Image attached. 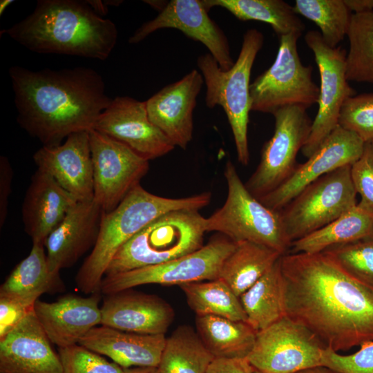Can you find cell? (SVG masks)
I'll use <instances>...</instances> for the list:
<instances>
[{"label": "cell", "instance_id": "cell-14", "mask_svg": "<svg viewBox=\"0 0 373 373\" xmlns=\"http://www.w3.org/2000/svg\"><path fill=\"white\" fill-rule=\"evenodd\" d=\"M93 172L94 201L103 212L114 210L140 184L149 161L122 143L95 129L89 131Z\"/></svg>", "mask_w": 373, "mask_h": 373}, {"label": "cell", "instance_id": "cell-8", "mask_svg": "<svg viewBox=\"0 0 373 373\" xmlns=\"http://www.w3.org/2000/svg\"><path fill=\"white\" fill-rule=\"evenodd\" d=\"M301 35L280 37L275 61L250 84L251 111L274 114L288 106L308 108L318 102L319 87L312 78V67L300 59L297 41Z\"/></svg>", "mask_w": 373, "mask_h": 373}, {"label": "cell", "instance_id": "cell-6", "mask_svg": "<svg viewBox=\"0 0 373 373\" xmlns=\"http://www.w3.org/2000/svg\"><path fill=\"white\" fill-rule=\"evenodd\" d=\"M204 222L205 218L196 209L161 215L119 249L104 276L162 264L199 249L207 232Z\"/></svg>", "mask_w": 373, "mask_h": 373}, {"label": "cell", "instance_id": "cell-10", "mask_svg": "<svg viewBox=\"0 0 373 373\" xmlns=\"http://www.w3.org/2000/svg\"><path fill=\"white\" fill-rule=\"evenodd\" d=\"M236 245L223 235L213 238L199 249L170 261L105 276L99 291L109 295L146 284L180 286L217 279Z\"/></svg>", "mask_w": 373, "mask_h": 373}, {"label": "cell", "instance_id": "cell-16", "mask_svg": "<svg viewBox=\"0 0 373 373\" xmlns=\"http://www.w3.org/2000/svg\"><path fill=\"white\" fill-rule=\"evenodd\" d=\"M93 129L122 143L148 161L162 157L175 148L150 120L145 102L128 96L112 99Z\"/></svg>", "mask_w": 373, "mask_h": 373}, {"label": "cell", "instance_id": "cell-49", "mask_svg": "<svg viewBox=\"0 0 373 373\" xmlns=\"http://www.w3.org/2000/svg\"><path fill=\"white\" fill-rule=\"evenodd\" d=\"M14 1L13 0H1L0 1V16L3 14L6 8Z\"/></svg>", "mask_w": 373, "mask_h": 373}, {"label": "cell", "instance_id": "cell-42", "mask_svg": "<svg viewBox=\"0 0 373 373\" xmlns=\"http://www.w3.org/2000/svg\"><path fill=\"white\" fill-rule=\"evenodd\" d=\"M13 171L8 157H0V226H3L6 220L8 200L11 193V182Z\"/></svg>", "mask_w": 373, "mask_h": 373}, {"label": "cell", "instance_id": "cell-48", "mask_svg": "<svg viewBox=\"0 0 373 373\" xmlns=\"http://www.w3.org/2000/svg\"><path fill=\"white\" fill-rule=\"evenodd\" d=\"M147 4L150 5L153 8L158 10L159 12L164 8L166 1H144Z\"/></svg>", "mask_w": 373, "mask_h": 373}, {"label": "cell", "instance_id": "cell-36", "mask_svg": "<svg viewBox=\"0 0 373 373\" xmlns=\"http://www.w3.org/2000/svg\"><path fill=\"white\" fill-rule=\"evenodd\" d=\"M323 252L350 276L373 288V236L335 245Z\"/></svg>", "mask_w": 373, "mask_h": 373}, {"label": "cell", "instance_id": "cell-20", "mask_svg": "<svg viewBox=\"0 0 373 373\" xmlns=\"http://www.w3.org/2000/svg\"><path fill=\"white\" fill-rule=\"evenodd\" d=\"M34 310L0 338V373H64Z\"/></svg>", "mask_w": 373, "mask_h": 373}, {"label": "cell", "instance_id": "cell-33", "mask_svg": "<svg viewBox=\"0 0 373 373\" xmlns=\"http://www.w3.org/2000/svg\"><path fill=\"white\" fill-rule=\"evenodd\" d=\"M180 287L196 315H212L247 322L240 298L222 280L187 283Z\"/></svg>", "mask_w": 373, "mask_h": 373}, {"label": "cell", "instance_id": "cell-47", "mask_svg": "<svg viewBox=\"0 0 373 373\" xmlns=\"http://www.w3.org/2000/svg\"><path fill=\"white\" fill-rule=\"evenodd\" d=\"M295 373H338L324 366H318L300 370Z\"/></svg>", "mask_w": 373, "mask_h": 373}, {"label": "cell", "instance_id": "cell-24", "mask_svg": "<svg viewBox=\"0 0 373 373\" xmlns=\"http://www.w3.org/2000/svg\"><path fill=\"white\" fill-rule=\"evenodd\" d=\"M77 202L52 176L37 169L31 177L22 206L24 230L32 243L44 245Z\"/></svg>", "mask_w": 373, "mask_h": 373}, {"label": "cell", "instance_id": "cell-51", "mask_svg": "<svg viewBox=\"0 0 373 373\" xmlns=\"http://www.w3.org/2000/svg\"><path fill=\"white\" fill-rule=\"evenodd\" d=\"M251 373H262V372H260L254 369V370Z\"/></svg>", "mask_w": 373, "mask_h": 373}, {"label": "cell", "instance_id": "cell-4", "mask_svg": "<svg viewBox=\"0 0 373 373\" xmlns=\"http://www.w3.org/2000/svg\"><path fill=\"white\" fill-rule=\"evenodd\" d=\"M209 192L171 198L154 195L140 184L133 188L113 211L103 213L97 241L79 268L75 283L86 294L100 292L106 271L119 249L156 218L178 209L199 210L207 206Z\"/></svg>", "mask_w": 373, "mask_h": 373}, {"label": "cell", "instance_id": "cell-25", "mask_svg": "<svg viewBox=\"0 0 373 373\" xmlns=\"http://www.w3.org/2000/svg\"><path fill=\"white\" fill-rule=\"evenodd\" d=\"M166 340L164 334H142L101 325L91 329L78 344L124 369L157 367Z\"/></svg>", "mask_w": 373, "mask_h": 373}, {"label": "cell", "instance_id": "cell-44", "mask_svg": "<svg viewBox=\"0 0 373 373\" xmlns=\"http://www.w3.org/2000/svg\"><path fill=\"white\" fill-rule=\"evenodd\" d=\"M348 10L354 14L373 12V0H343Z\"/></svg>", "mask_w": 373, "mask_h": 373}, {"label": "cell", "instance_id": "cell-34", "mask_svg": "<svg viewBox=\"0 0 373 373\" xmlns=\"http://www.w3.org/2000/svg\"><path fill=\"white\" fill-rule=\"evenodd\" d=\"M347 36V80L373 84V12L352 14Z\"/></svg>", "mask_w": 373, "mask_h": 373}, {"label": "cell", "instance_id": "cell-7", "mask_svg": "<svg viewBox=\"0 0 373 373\" xmlns=\"http://www.w3.org/2000/svg\"><path fill=\"white\" fill-rule=\"evenodd\" d=\"M224 175L227 195L224 204L205 218L207 232L217 231L235 242L248 241L288 253L289 240L279 211L263 204L247 189L231 160Z\"/></svg>", "mask_w": 373, "mask_h": 373}, {"label": "cell", "instance_id": "cell-45", "mask_svg": "<svg viewBox=\"0 0 373 373\" xmlns=\"http://www.w3.org/2000/svg\"><path fill=\"white\" fill-rule=\"evenodd\" d=\"M86 1L99 16L102 17L108 13V7L104 1L101 0H86Z\"/></svg>", "mask_w": 373, "mask_h": 373}, {"label": "cell", "instance_id": "cell-28", "mask_svg": "<svg viewBox=\"0 0 373 373\" xmlns=\"http://www.w3.org/2000/svg\"><path fill=\"white\" fill-rule=\"evenodd\" d=\"M196 332L214 358H247L257 332L246 321L212 315H196Z\"/></svg>", "mask_w": 373, "mask_h": 373}, {"label": "cell", "instance_id": "cell-40", "mask_svg": "<svg viewBox=\"0 0 373 373\" xmlns=\"http://www.w3.org/2000/svg\"><path fill=\"white\" fill-rule=\"evenodd\" d=\"M351 178L357 193L358 204L373 213V142L365 143L359 158L351 165Z\"/></svg>", "mask_w": 373, "mask_h": 373}, {"label": "cell", "instance_id": "cell-1", "mask_svg": "<svg viewBox=\"0 0 373 373\" xmlns=\"http://www.w3.org/2000/svg\"><path fill=\"white\" fill-rule=\"evenodd\" d=\"M285 316L335 352L373 341V288L323 252L280 258Z\"/></svg>", "mask_w": 373, "mask_h": 373}, {"label": "cell", "instance_id": "cell-2", "mask_svg": "<svg viewBox=\"0 0 373 373\" xmlns=\"http://www.w3.org/2000/svg\"><path fill=\"white\" fill-rule=\"evenodd\" d=\"M19 125L43 146H57L70 135L90 131L112 99L102 76L88 67L8 70Z\"/></svg>", "mask_w": 373, "mask_h": 373}, {"label": "cell", "instance_id": "cell-18", "mask_svg": "<svg viewBox=\"0 0 373 373\" xmlns=\"http://www.w3.org/2000/svg\"><path fill=\"white\" fill-rule=\"evenodd\" d=\"M204 82L194 69L145 102L150 120L175 147L185 150L193 138V110Z\"/></svg>", "mask_w": 373, "mask_h": 373}, {"label": "cell", "instance_id": "cell-39", "mask_svg": "<svg viewBox=\"0 0 373 373\" xmlns=\"http://www.w3.org/2000/svg\"><path fill=\"white\" fill-rule=\"evenodd\" d=\"M321 365L338 373H373V341L362 344L358 351L348 355L326 347Z\"/></svg>", "mask_w": 373, "mask_h": 373}, {"label": "cell", "instance_id": "cell-11", "mask_svg": "<svg viewBox=\"0 0 373 373\" xmlns=\"http://www.w3.org/2000/svg\"><path fill=\"white\" fill-rule=\"evenodd\" d=\"M274 131L262 149L260 162L245 184L256 198L270 193L284 183L298 164L296 156L305 144L312 121L300 106L281 108L273 114Z\"/></svg>", "mask_w": 373, "mask_h": 373}, {"label": "cell", "instance_id": "cell-35", "mask_svg": "<svg viewBox=\"0 0 373 373\" xmlns=\"http://www.w3.org/2000/svg\"><path fill=\"white\" fill-rule=\"evenodd\" d=\"M293 8L316 24L331 48L337 47L347 35L352 14L343 0H296Z\"/></svg>", "mask_w": 373, "mask_h": 373}, {"label": "cell", "instance_id": "cell-32", "mask_svg": "<svg viewBox=\"0 0 373 373\" xmlns=\"http://www.w3.org/2000/svg\"><path fill=\"white\" fill-rule=\"evenodd\" d=\"M213 358L197 332L184 325L166 338L157 368L161 373H205Z\"/></svg>", "mask_w": 373, "mask_h": 373}, {"label": "cell", "instance_id": "cell-41", "mask_svg": "<svg viewBox=\"0 0 373 373\" xmlns=\"http://www.w3.org/2000/svg\"><path fill=\"white\" fill-rule=\"evenodd\" d=\"M34 305L26 304L15 298L0 296V338L13 329L30 312L33 311Z\"/></svg>", "mask_w": 373, "mask_h": 373}, {"label": "cell", "instance_id": "cell-22", "mask_svg": "<svg viewBox=\"0 0 373 373\" xmlns=\"http://www.w3.org/2000/svg\"><path fill=\"white\" fill-rule=\"evenodd\" d=\"M100 294H67L51 303L38 299L34 312L50 341L59 348L76 345L91 329L101 325Z\"/></svg>", "mask_w": 373, "mask_h": 373}, {"label": "cell", "instance_id": "cell-38", "mask_svg": "<svg viewBox=\"0 0 373 373\" xmlns=\"http://www.w3.org/2000/svg\"><path fill=\"white\" fill-rule=\"evenodd\" d=\"M64 373H125L124 368L79 345L59 348Z\"/></svg>", "mask_w": 373, "mask_h": 373}, {"label": "cell", "instance_id": "cell-43", "mask_svg": "<svg viewBox=\"0 0 373 373\" xmlns=\"http://www.w3.org/2000/svg\"><path fill=\"white\" fill-rule=\"evenodd\" d=\"M254 369L246 358H214L205 373H251Z\"/></svg>", "mask_w": 373, "mask_h": 373}, {"label": "cell", "instance_id": "cell-31", "mask_svg": "<svg viewBox=\"0 0 373 373\" xmlns=\"http://www.w3.org/2000/svg\"><path fill=\"white\" fill-rule=\"evenodd\" d=\"M239 298L247 316V323L257 332L283 317L280 258Z\"/></svg>", "mask_w": 373, "mask_h": 373}, {"label": "cell", "instance_id": "cell-37", "mask_svg": "<svg viewBox=\"0 0 373 373\" xmlns=\"http://www.w3.org/2000/svg\"><path fill=\"white\" fill-rule=\"evenodd\" d=\"M338 126L356 135L364 143L373 142V93L347 98L341 109Z\"/></svg>", "mask_w": 373, "mask_h": 373}, {"label": "cell", "instance_id": "cell-27", "mask_svg": "<svg viewBox=\"0 0 373 373\" xmlns=\"http://www.w3.org/2000/svg\"><path fill=\"white\" fill-rule=\"evenodd\" d=\"M373 236V213L358 204L336 220L291 242L288 253L317 254L331 247Z\"/></svg>", "mask_w": 373, "mask_h": 373}, {"label": "cell", "instance_id": "cell-21", "mask_svg": "<svg viewBox=\"0 0 373 373\" xmlns=\"http://www.w3.org/2000/svg\"><path fill=\"white\" fill-rule=\"evenodd\" d=\"M103 211L94 201H78L47 238L44 246L51 273L75 265L94 247L99 231Z\"/></svg>", "mask_w": 373, "mask_h": 373}, {"label": "cell", "instance_id": "cell-46", "mask_svg": "<svg viewBox=\"0 0 373 373\" xmlns=\"http://www.w3.org/2000/svg\"><path fill=\"white\" fill-rule=\"evenodd\" d=\"M125 373H161L157 367H135L124 369Z\"/></svg>", "mask_w": 373, "mask_h": 373}, {"label": "cell", "instance_id": "cell-19", "mask_svg": "<svg viewBox=\"0 0 373 373\" xmlns=\"http://www.w3.org/2000/svg\"><path fill=\"white\" fill-rule=\"evenodd\" d=\"M33 160L38 169L52 176L77 201L93 200L89 131L73 133L57 146H43Z\"/></svg>", "mask_w": 373, "mask_h": 373}, {"label": "cell", "instance_id": "cell-17", "mask_svg": "<svg viewBox=\"0 0 373 373\" xmlns=\"http://www.w3.org/2000/svg\"><path fill=\"white\" fill-rule=\"evenodd\" d=\"M364 144L356 135L338 126L305 162L297 165L284 183L258 199L268 208L280 211L314 181L352 165L361 155Z\"/></svg>", "mask_w": 373, "mask_h": 373}, {"label": "cell", "instance_id": "cell-5", "mask_svg": "<svg viewBox=\"0 0 373 373\" xmlns=\"http://www.w3.org/2000/svg\"><path fill=\"white\" fill-rule=\"evenodd\" d=\"M263 43L260 31L247 30L238 59L227 70H222L210 53L197 59L207 88L206 105L209 108L220 106L224 109L232 131L238 160L244 166L249 162L247 134L251 111L250 76Z\"/></svg>", "mask_w": 373, "mask_h": 373}, {"label": "cell", "instance_id": "cell-23", "mask_svg": "<svg viewBox=\"0 0 373 373\" xmlns=\"http://www.w3.org/2000/svg\"><path fill=\"white\" fill-rule=\"evenodd\" d=\"M105 296L101 325L142 334H165L174 319L171 306L155 295L124 290Z\"/></svg>", "mask_w": 373, "mask_h": 373}, {"label": "cell", "instance_id": "cell-30", "mask_svg": "<svg viewBox=\"0 0 373 373\" xmlns=\"http://www.w3.org/2000/svg\"><path fill=\"white\" fill-rule=\"evenodd\" d=\"M208 11L221 7L241 21H259L269 24L280 37L302 35L304 23L287 2L283 0H202Z\"/></svg>", "mask_w": 373, "mask_h": 373}, {"label": "cell", "instance_id": "cell-3", "mask_svg": "<svg viewBox=\"0 0 373 373\" xmlns=\"http://www.w3.org/2000/svg\"><path fill=\"white\" fill-rule=\"evenodd\" d=\"M1 33L30 51L106 59L115 46V24L86 1L38 0L34 10Z\"/></svg>", "mask_w": 373, "mask_h": 373}, {"label": "cell", "instance_id": "cell-26", "mask_svg": "<svg viewBox=\"0 0 373 373\" xmlns=\"http://www.w3.org/2000/svg\"><path fill=\"white\" fill-rule=\"evenodd\" d=\"M44 245L32 243L28 256L21 260L1 285L0 296L34 305L39 297L63 285L59 274L50 272Z\"/></svg>", "mask_w": 373, "mask_h": 373}, {"label": "cell", "instance_id": "cell-15", "mask_svg": "<svg viewBox=\"0 0 373 373\" xmlns=\"http://www.w3.org/2000/svg\"><path fill=\"white\" fill-rule=\"evenodd\" d=\"M202 0H171L154 19L140 26L130 37V44H137L162 28H174L204 44L224 70L234 64L228 39L223 30L208 15Z\"/></svg>", "mask_w": 373, "mask_h": 373}, {"label": "cell", "instance_id": "cell-13", "mask_svg": "<svg viewBox=\"0 0 373 373\" xmlns=\"http://www.w3.org/2000/svg\"><path fill=\"white\" fill-rule=\"evenodd\" d=\"M305 40L314 53L321 77L317 114L301 149L308 158L338 126L341 107L347 98L355 95V90L346 77L345 50L341 46L329 47L316 30L308 31Z\"/></svg>", "mask_w": 373, "mask_h": 373}, {"label": "cell", "instance_id": "cell-50", "mask_svg": "<svg viewBox=\"0 0 373 373\" xmlns=\"http://www.w3.org/2000/svg\"><path fill=\"white\" fill-rule=\"evenodd\" d=\"M104 3L108 6H119L120 3H122V2H123L122 1H104Z\"/></svg>", "mask_w": 373, "mask_h": 373}, {"label": "cell", "instance_id": "cell-29", "mask_svg": "<svg viewBox=\"0 0 373 373\" xmlns=\"http://www.w3.org/2000/svg\"><path fill=\"white\" fill-rule=\"evenodd\" d=\"M236 244L234 250L224 260L218 278L240 297L265 275L283 254L251 242L242 241Z\"/></svg>", "mask_w": 373, "mask_h": 373}, {"label": "cell", "instance_id": "cell-9", "mask_svg": "<svg viewBox=\"0 0 373 373\" xmlns=\"http://www.w3.org/2000/svg\"><path fill=\"white\" fill-rule=\"evenodd\" d=\"M350 169L351 165H346L323 175L279 211L291 244L356 206Z\"/></svg>", "mask_w": 373, "mask_h": 373}, {"label": "cell", "instance_id": "cell-12", "mask_svg": "<svg viewBox=\"0 0 373 373\" xmlns=\"http://www.w3.org/2000/svg\"><path fill=\"white\" fill-rule=\"evenodd\" d=\"M325 347L309 329L284 316L257 332L254 347L246 358L262 373H295L322 366Z\"/></svg>", "mask_w": 373, "mask_h": 373}]
</instances>
